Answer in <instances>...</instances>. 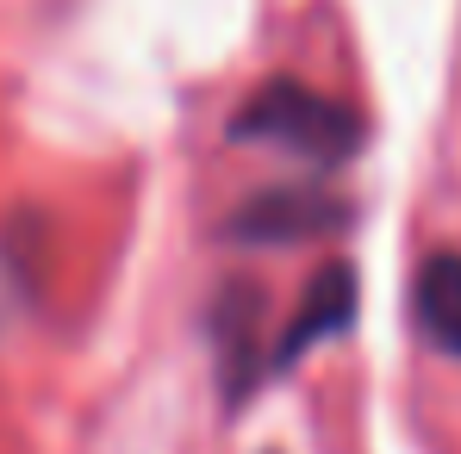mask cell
Instances as JSON below:
<instances>
[{"label":"cell","instance_id":"obj_1","mask_svg":"<svg viewBox=\"0 0 461 454\" xmlns=\"http://www.w3.org/2000/svg\"><path fill=\"white\" fill-rule=\"evenodd\" d=\"M230 144H262L312 168H343L362 150V112L294 76H275L230 112Z\"/></svg>","mask_w":461,"mask_h":454},{"label":"cell","instance_id":"obj_2","mask_svg":"<svg viewBox=\"0 0 461 454\" xmlns=\"http://www.w3.org/2000/svg\"><path fill=\"white\" fill-rule=\"evenodd\" d=\"M349 225V206L324 187H268L256 200H243L225 218L230 243H312V236H330V230Z\"/></svg>","mask_w":461,"mask_h":454},{"label":"cell","instance_id":"obj_3","mask_svg":"<svg viewBox=\"0 0 461 454\" xmlns=\"http://www.w3.org/2000/svg\"><path fill=\"white\" fill-rule=\"evenodd\" d=\"M212 324V355H219V386L230 405L249 398V386L268 374V349H262V293L249 280H230L206 311Z\"/></svg>","mask_w":461,"mask_h":454},{"label":"cell","instance_id":"obj_4","mask_svg":"<svg viewBox=\"0 0 461 454\" xmlns=\"http://www.w3.org/2000/svg\"><path fill=\"white\" fill-rule=\"evenodd\" d=\"M349 324H356V268H349V262H324V268L312 274V287H306V299H300V311H294V324H287L281 343L268 349V374H287L306 349L343 336Z\"/></svg>","mask_w":461,"mask_h":454},{"label":"cell","instance_id":"obj_5","mask_svg":"<svg viewBox=\"0 0 461 454\" xmlns=\"http://www.w3.org/2000/svg\"><path fill=\"white\" fill-rule=\"evenodd\" d=\"M411 317L437 355L461 361V249L424 255V268L411 280Z\"/></svg>","mask_w":461,"mask_h":454},{"label":"cell","instance_id":"obj_6","mask_svg":"<svg viewBox=\"0 0 461 454\" xmlns=\"http://www.w3.org/2000/svg\"><path fill=\"white\" fill-rule=\"evenodd\" d=\"M268 454H275V449H268Z\"/></svg>","mask_w":461,"mask_h":454}]
</instances>
